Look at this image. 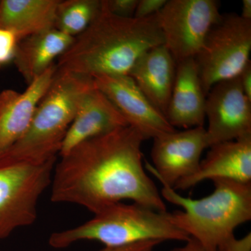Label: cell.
<instances>
[{"label": "cell", "mask_w": 251, "mask_h": 251, "mask_svg": "<svg viewBox=\"0 0 251 251\" xmlns=\"http://www.w3.org/2000/svg\"><path fill=\"white\" fill-rule=\"evenodd\" d=\"M144 140L126 126L79 144L54 166L51 201L82 206L94 214L123 201L166 212L161 193L144 170Z\"/></svg>", "instance_id": "cell-1"}, {"label": "cell", "mask_w": 251, "mask_h": 251, "mask_svg": "<svg viewBox=\"0 0 251 251\" xmlns=\"http://www.w3.org/2000/svg\"><path fill=\"white\" fill-rule=\"evenodd\" d=\"M156 14L145 19L124 18L104 6L56 64L57 70L94 77L127 75L149 50L163 45Z\"/></svg>", "instance_id": "cell-2"}, {"label": "cell", "mask_w": 251, "mask_h": 251, "mask_svg": "<svg viewBox=\"0 0 251 251\" xmlns=\"http://www.w3.org/2000/svg\"><path fill=\"white\" fill-rule=\"evenodd\" d=\"M213 181L214 191L201 199L184 197L165 184L161 192L163 200L184 209L168 212L170 221L206 251H219L238 226L251 220V184Z\"/></svg>", "instance_id": "cell-3"}, {"label": "cell", "mask_w": 251, "mask_h": 251, "mask_svg": "<svg viewBox=\"0 0 251 251\" xmlns=\"http://www.w3.org/2000/svg\"><path fill=\"white\" fill-rule=\"evenodd\" d=\"M94 87L93 77L57 69L27 131L1 156L28 161L56 158L81 99Z\"/></svg>", "instance_id": "cell-4"}, {"label": "cell", "mask_w": 251, "mask_h": 251, "mask_svg": "<svg viewBox=\"0 0 251 251\" xmlns=\"http://www.w3.org/2000/svg\"><path fill=\"white\" fill-rule=\"evenodd\" d=\"M190 238L172 224L167 211L119 202L102 209L85 224L52 233L49 244L54 249H65L79 241L90 240L118 247L150 240L186 242Z\"/></svg>", "instance_id": "cell-5"}, {"label": "cell", "mask_w": 251, "mask_h": 251, "mask_svg": "<svg viewBox=\"0 0 251 251\" xmlns=\"http://www.w3.org/2000/svg\"><path fill=\"white\" fill-rule=\"evenodd\" d=\"M57 157L28 161L0 157V240L37 218L39 198L50 186Z\"/></svg>", "instance_id": "cell-6"}, {"label": "cell", "mask_w": 251, "mask_h": 251, "mask_svg": "<svg viewBox=\"0 0 251 251\" xmlns=\"http://www.w3.org/2000/svg\"><path fill=\"white\" fill-rule=\"evenodd\" d=\"M251 21L221 14L195 57L206 96L216 84L239 77L251 62Z\"/></svg>", "instance_id": "cell-7"}, {"label": "cell", "mask_w": 251, "mask_h": 251, "mask_svg": "<svg viewBox=\"0 0 251 251\" xmlns=\"http://www.w3.org/2000/svg\"><path fill=\"white\" fill-rule=\"evenodd\" d=\"M216 0H167L156 14L163 45L176 64L195 59L221 16Z\"/></svg>", "instance_id": "cell-8"}, {"label": "cell", "mask_w": 251, "mask_h": 251, "mask_svg": "<svg viewBox=\"0 0 251 251\" xmlns=\"http://www.w3.org/2000/svg\"><path fill=\"white\" fill-rule=\"evenodd\" d=\"M208 148L204 126L171 132L153 138L151 158L145 168L162 184L174 188L198 171L203 151Z\"/></svg>", "instance_id": "cell-9"}, {"label": "cell", "mask_w": 251, "mask_h": 251, "mask_svg": "<svg viewBox=\"0 0 251 251\" xmlns=\"http://www.w3.org/2000/svg\"><path fill=\"white\" fill-rule=\"evenodd\" d=\"M208 148L215 144L251 136V100L239 77L216 84L206 95Z\"/></svg>", "instance_id": "cell-10"}, {"label": "cell", "mask_w": 251, "mask_h": 251, "mask_svg": "<svg viewBox=\"0 0 251 251\" xmlns=\"http://www.w3.org/2000/svg\"><path fill=\"white\" fill-rule=\"evenodd\" d=\"M93 78L96 87L110 99L128 126L138 130L145 140L176 130L129 75H98Z\"/></svg>", "instance_id": "cell-11"}, {"label": "cell", "mask_w": 251, "mask_h": 251, "mask_svg": "<svg viewBox=\"0 0 251 251\" xmlns=\"http://www.w3.org/2000/svg\"><path fill=\"white\" fill-rule=\"evenodd\" d=\"M56 71L55 64L29 84L24 92L8 89L0 92V156L27 131Z\"/></svg>", "instance_id": "cell-12"}, {"label": "cell", "mask_w": 251, "mask_h": 251, "mask_svg": "<svg viewBox=\"0 0 251 251\" xmlns=\"http://www.w3.org/2000/svg\"><path fill=\"white\" fill-rule=\"evenodd\" d=\"M128 126L118 109L95 87L84 94L68 129L59 156L87 140Z\"/></svg>", "instance_id": "cell-13"}, {"label": "cell", "mask_w": 251, "mask_h": 251, "mask_svg": "<svg viewBox=\"0 0 251 251\" xmlns=\"http://www.w3.org/2000/svg\"><path fill=\"white\" fill-rule=\"evenodd\" d=\"M209 148L198 171L175 185V191L189 189L208 179L251 184V136L215 144Z\"/></svg>", "instance_id": "cell-14"}, {"label": "cell", "mask_w": 251, "mask_h": 251, "mask_svg": "<svg viewBox=\"0 0 251 251\" xmlns=\"http://www.w3.org/2000/svg\"><path fill=\"white\" fill-rule=\"evenodd\" d=\"M206 97L195 59L177 63L166 115L168 122L175 128L203 126L206 119Z\"/></svg>", "instance_id": "cell-15"}, {"label": "cell", "mask_w": 251, "mask_h": 251, "mask_svg": "<svg viewBox=\"0 0 251 251\" xmlns=\"http://www.w3.org/2000/svg\"><path fill=\"white\" fill-rule=\"evenodd\" d=\"M176 72V62L163 44L144 53L128 75L153 106L166 116Z\"/></svg>", "instance_id": "cell-16"}, {"label": "cell", "mask_w": 251, "mask_h": 251, "mask_svg": "<svg viewBox=\"0 0 251 251\" xmlns=\"http://www.w3.org/2000/svg\"><path fill=\"white\" fill-rule=\"evenodd\" d=\"M73 40L55 28L32 34L19 41L13 62L29 85L55 64Z\"/></svg>", "instance_id": "cell-17"}, {"label": "cell", "mask_w": 251, "mask_h": 251, "mask_svg": "<svg viewBox=\"0 0 251 251\" xmlns=\"http://www.w3.org/2000/svg\"><path fill=\"white\" fill-rule=\"evenodd\" d=\"M59 0H0V28L24 38L54 28Z\"/></svg>", "instance_id": "cell-18"}, {"label": "cell", "mask_w": 251, "mask_h": 251, "mask_svg": "<svg viewBox=\"0 0 251 251\" xmlns=\"http://www.w3.org/2000/svg\"><path fill=\"white\" fill-rule=\"evenodd\" d=\"M102 9V0H59L54 28L74 38L93 22Z\"/></svg>", "instance_id": "cell-19"}, {"label": "cell", "mask_w": 251, "mask_h": 251, "mask_svg": "<svg viewBox=\"0 0 251 251\" xmlns=\"http://www.w3.org/2000/svg\"><path fill=\"white\" fill-rule=\"evenodd\" d=\"M19 41L13 31L0 28V68L14 61Z\"/></svg>", "instance_id": "cell-20"}, {"label": "cell", "mask_w": 251, "mask_h": 251, "mask_svg": "<svg viewBox=\"0 0 251 251\" xmlns=\"http://www.w3.org/2000/svg\"><path fill=\"white\" fill-rule=\"evenodd\" d=\"M105 9L110 14L124 18H134L138 0H103Z\"/></svg>", "instance_id": "cell-21"}, {"label": "cell", "mask_w": 251, "mask_h": 251, "mask_svg": "<svg viewBox=\"0 0 251 251\" xmlns=\"http://www.w3.org/2000/svg\"><path fill=\"white\" fill-rule=\"evenodd\" d=\"M167 0H138L134 18L145 19L158 14L166 4Z\"/></svg>", "instance_id": "cell-22"}, {"label": "cell", "mask_w": 251, "mask_h": 251, "mask_svg": "<svg viewBox=\"0 0 251 251\" xmlns=\"http://www.w3.org/2000/svg\"><path fill=\"white\" fill-rule=\"evenodd\" d=\"M161 243H162L161 241L158 240L145 241V242L135 243V244L122 246V247H105L99 251H153L155 248Z\"/></svg>", "instance_id": "cell-23"}, {"label": "cell", "mask_w": 251, "mask_h": 251, "mask_svg": "<svg viewBox=\"0 0 251 251\" xmlns=\"http://www.w3.org/2000/svg\"><path fill=\"white\" fill-rule=\"evenodd\" d=\"M219 251H251V234H247L242 239L231 238Z\"/></svg>", "instance_id": "cell-24"}, {"label": "cell", "mask_w": 251, "mask_h": 251, "mask_svg": "<svg viewBox=\"0 0 251 251\" xmlns=\"http://www.w3.org/2000/svg\"><path fill=\"white\" fill-rule=\"evenodd\" d=\"M241 85L244 94L251 100V63H249L239 75Z\"/></svg>", "instance_id": "cell-25"}, {"label": "cell", "mask_w": 251, "mask_h": 251, "mask_svg": "<svg viewBox=\"0 0 251 251\" xmlns=\"http://www.w3.org/2000/svg\"><path fill=\"white\" fill-rule=\"evenodd\" d=\"M171 251H206V249L193 238H190L183 247L175 248Z\"/></svg>", "instance_id": "cell-26"}, {"label": "cell", "mask_w": 251, "mask_h": 251, "mask_svg": "<svg viewBox=\"0 0 251 251\" xmlns=\"http://www.w3.org/2000/svg\"><path fill=\"white\" fill-rule=\"evenodd\" d=\"M241 17L247 21H251V0H243Z\"/></svg>", "instance_id": "cell-27"}]
</instances>
